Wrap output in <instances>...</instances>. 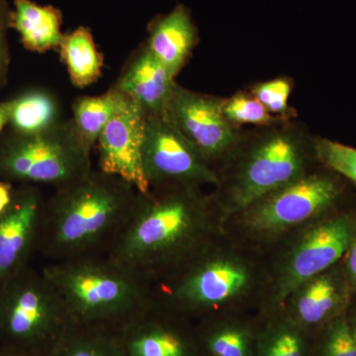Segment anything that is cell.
<instances>
[{
  "label": "cell",
  "mask_w": 356,
  "mask_h": 356,
  "mask_svg": "<svg viewBox=\"0 0 356 356\" xmlns=\"http://www.w3.org/2000/svg\"><path fill=\"white\" fill-rule=\"evenodd\" d=\"M222 233L214 200L202 187L151 188L138 195L107 254L154 284Z\"/></svg>",
  "instance_id": "1"
},
{
  "label": "cell",
  "mask_w": 356,
  "mask_h": 356,
  "mask_svg": "<svg viewBox=\"0 0 356 356\" xmlns=\"http://www.w3.org/2000/svg\"><path fill=\"white\" fill-rule=\"evenodd\" d=\"M348 318L356 339V307L351 308L350 306V310L348 311Z\"/></svg>",
  "instance_id": "33"
},
{
  "label": "cell",
  "mask_w": 356,
  "mask_h": 356,
  "mask_svg": "<svg viewBox=\"0 0 356 356\" xmlns=\"http://www.w3.org/2000/svg\"><path fill=\"white\" fill-rule=\"evenodd\" d=\"M6 356H49V353H16L14 351L13 355Z\"/></svg>",
  "instance_id": "34"
},
{
  "label": "cell",
  "mask_w": 356,
  "mask_h": 356,
  "mask_svg": "<svg viewBox=\"0 0 356 356\" xmlns=\"http://www.w3.org/2000/svg\"><path fill=\"white\" fill-rule=\"evenodd\" d=\"M332 170L308 172L255 201L222 226V233L264 252L293 229L341 203L344 185Z\"/></svg>",
  "instance_id": "7"
},
{
  "label": "cell",
  "mask_w": 356,
  "mask_h": 356,
  "mask_svg": "<svg viewBox=\"0 0 356 356\" xmlns=\"http://www.w3.org/2000/svg\"><path fill=\"white\" fill-rule=\"evenodd\" d=\"M42 270L70 324L116 331L154 299L151 281L108 254L49 262Z\"/></svg>",
  "instance_id": "4"
},
{
  "label": "cell",
  "mask_w": 356,
  "mask_h": 356,
  "mask_svg": "<svg viewBox=\"0 0 356 356\" xmlns=\"http://www.w3.org/2000/svg\"><path fill=\"white\" fill-rule=\"evenodd\" d=\"M314 146L290 127L273 129L245 147H238L220 173L214 200L222 229L225 222L259 200L310 172Z\"/></svg>",
  "instance_id": "5"
},
{
  "label": "cell",
  "mask_w": 356,
  "mask_h": 356,
  "mask_svg": "<svg viewBox=\"0 0 356 356\" xmlns=\"http://www.w3.org/2000/svg\"><path fill=\"white\" fill-rule=\"evenodd\" d=\"M175 83V77L144 42L126 60L112 86L137 103L149 118L165 115Z\"/></svg>",
  "instance_id": "16"
},
{
  "label": "cell",
  "mask_w": 356,
  "mask_h": 356,
  "mask_svg": "<svg viewBox=\"0 0 356 356\" xmlns=\"http://www.w3.org/2000/svg\"><path fill=\"white\" fill-rule=\"evenodd\" d=\"M93 170L91 151L70 119L42 132L20 135L0 147V175L28 184L67 186Z\"/></svg>",
  "instance_id": "9"
},
{
  "label": "cell",
  "mask_w": 356,
  "mask_h": 356,
  "mask_svg": "<svg viewBox=\"0 0 356 356\" xmlns=\"http://www.w3.org/2000/svg\"><path fill=\"white\" fill-rule=\"evenodd\" d=\"M116 334L126 356H199L194 322L156 299Z\"/></svg>",
  "instance_id": "12"
},
{
  "label": "cell",
  "mask_w": 356,
  "mask_h": 356,
  "mask_svg": "<svg viewBox=\"0 0 356 356\" xmlns=\"http://www.w3.org/2000/svg\"><path fill=\"white\" fill-rule=\"evenodd\" d=\"M69 325L42 269L28 266L0 286V339L16 353H49Z\"/></svg>",
  "instance_id": "8"
},
{
  "label": "cell",
  "mask_w": 356,
  "mask_h": 356,
  "mask_svg": "<svg viewBox=\"0 0 356 356\" xmlns=\"http://www.w3.org/2000/svg\"><path fill=\"white\" fill-rule=\"evenodd\" d=\"M228 314L194 322L199 356H254L259 316Z\"/></svg>",
  "instance_id": "17"
},
{
  "label": "cell",
  "mask_w": 356,
  "mask_h": 356,
  "mask_svg": "<svg viewBox=\"0 0 356 356\" xmlns=\"http://www.w3.org/2000/svg\"><path fill=\"white\" fill-rule=\"evenodd\" d=\"M222 111L236 127L243 124L270 126L276 122L275 117L252 95L238 93L229 99H224Z\"/></svg>",
  "instance_id": "27"
},
{
  "label": "cell",
  "mask_w": 356,
  "mask_h": 356,
  "mask_svg": "<svg viewBox=\"0 0 356 356\" xmlns=\"http://www.w3.org/2000/svg\"><path fill=\"white\" fill-rule=\"evenodd\" d=\"M139 193L125 180L93 168L46 199L37 248L50 262L108 254Z\"/></svg>",
  "instance_id": "3"
},
{
  "label": "cell",
  "mask_w": 356,
  "mask_h": 356,
  "mask_svg": "<svg viewBox=\"0 0 356 356\" xmlns=\"http://www.w3.org/2000/svg\"><path fill=\"white\" fill-rule=\"evenodd\" d=\"M147 31V48L175 79L198 43L197 28L191 11L178 4L170 13L152 20Z\"/></svg>",
  "instance_id": "18"
},
{
  "label": "cell",
  "mask_w": 356,
  "mask_h": 356,
  "mask_svg": "<svg viewBox=\"0 0 356 356\" xmlns=\"http://www.w3.org/2000/svg\"><path fill=\"white\" fill-rule=\"evenodd\" d=\"M314 356H356V339L348 312L325 325L314 336Z\"/></svg>",
  "instance_id": "25"
},
{
  "label": "cell",
  "mask_w": 356,
  "mask_h": 356,
  "mask_svg": "<svg viewBox=\"0 0 356 356\" xmlns=\"http://www.w3.org/2000/svg\"><path fill=\"white\" fill-rule=\"evenodd\" d=\"M14 191L7 182H0V214L4 212L13 202Z\"/></svg>",
  "instance_id": "31"
},
{
  "label": "cell",
  "mask_w": 356,
  "mask_h": 356,
  "mask_svg": "<svg viewBox=\"0 0 356 356\" xmlns=\"http://www.w3.org/2000/svg\"><path fill=\"white\" fill-rule=\"evenodd\" d=\"M146 120L139 105L124 95L96 144L98 170L125 180L142 194L149 191L142 163Z\"/></svg>",
  "instance_id": "13"
},
{
  "label": "cell",
  "mask_w": 356,
  "mask_h": 356,
  "mask_svg": "<svg viewBox=\"0 0 356 356\" xmlns=\"http://www.w3.org/2000/svg\"><path fill=\"white\" fill-rule=\"evenodd\" d=\"M58 50L70 81L76 88H88L102 76L104 58L89 28L79 26L65 34Z\"/></svg>",
  "instance_id": "21"
},
{
  "label": "cell",
  "mask_w": 356,
  "mask_h": 356,
  "mask_svg": "<svg viewBox=\"0 0 356 356\" xmlns=\"http://www.w3.org/2000/svg\"><path fill=\"white\" fill-rule=\"evenodd\" d=\"M353 300L343 262L339 261L293 290L280 310L315 336L325 325L346 314Z\"/></svg>",
  "instance_id": "15"
},
{
  "label": "cell",
  "mask_w": 356,
  "mask_h": 356,
  "mask_svg": "<svg viewBox=\"0 0 356 356\" xmlns=\"http://www.w3.org/2000/svg\"><path fill=\"white\" fill-rule=\"evenodd\" d=\"M123 97V93L111 86L102 95L83 96L74 100L70 120L77 135L90 151L97 144Z\"/></svg>",
  "instance_id": "22"
},
{
  "label": "cell",
  "mask_w": 356,
  "mask_h": 356,
  "mask_svg": "<svg viewBox=\"0 0 356 356\" xmlns=\"http://www.w3.org/2000/svg\"><path fill=\"white\" fill-rule=\"evenodd\" d=\"M11 14L6 0H0V88L8 81L10 67V50H9L8 30L11 28Z\"/></svg>",
  "instance_id": "29"
},
{
  "label": "cell",
  "mask_w": 356,
  "mask_h": 356,
  "mask_svg": "<svg viewBox=\"0 0 356 356\" xmlns=\"http://www.w3.org/2000/svg\"><path fill=\"white\" fill-rule=\"evenodd\" d=\"M314 153L321 165L356 185V149L341 143L318 138Z\"/></svg>",
  "instance_id": "26"
},
{
  "label": "cell",
  "mask_w": 356,
  "mask_h": 356,
  "mask_svg": "<svg viewBox=\"0 0 356 356\" xmlns=\"http://www.w3.org/2000/svg\"><path fill=\"white\" fill-rule=\"evenodd\" d=\"M222 102L189 90L175 81L163 115L215 170L217 163L228 161L241 144L238 129L222 111Z\"/></svg>",
  "instance_id": "11"
},
{
  "label": "cell",
  "mask_w": 356,
  "mask_h": 356,
  "mask_svg": "<svg viewBox=\"0 0 356 356\" xmlns=\"http://www.w3.org/2000/svg\"><path fill=\"white\" fill-rule=\"evenodd\" d=\"M344 277L353 298L356 296V236L343 259Z\"/></svg>",
  "instance_id": "30"
},
{
  "label": "cell",
  "mask_w": 356,
  "mask_h": 356,
  "mask_svg": "<svg viewBox=\"0 0 356 356\" xmlns=\"http://www.w3.org/2000/svg\"><path fill=\"white\" fill-rule=\"evenodd\" d=\"M63 13L53 6H41L32 0H14L11 28L19 34L27 50L43 54L58 49L65 34L62 32Z\"/></svg>",
  "instance_id": "19"
},
{
  "label": "cell",
  "mask_w": 356,
  "mask_h": 356,
  "mask_svg": "<svg viewBox=\"0 0 356 356\" xmlns=\"http://www.w3.org/2000/svg\"><path fill=\"white\" fill-rule=\"evenodd\" d=\"M46 198L39 189L14 191L13 202L0 214V286L28 266L38 247Z\"/></svg>",
  "instance_id": "14"
},
{
  "label": "cell",
  "mask_w": 356,
  "mask_h": 356,
  "mask_svg": "<svg viewBox=\"0 0 356 356\" xmlns=\"http://www.w3.org/2000/svg\"><path fill=\"white\" fill-rule=\"evenodd\" d=\"M356 236V210L336 208L293 229L264 252L267 282L259 314L280 310L293 290L343 261Z\"/></svg>",
  "instance_id": "6"
},
{
  "label": "cell",
  "mask_w": 356,
  "mask_h": 356,
  "mask_svg": "<svg viewBox=\"0 0 356 356\" xmlns=\"http://www.w3.org/2000/svg\"><path fill=\"white\" fill-rule=\"evenodd\" d=\"M62 118V107L55 95L35 89L13 100L10 120L16 134L32 135L56 125Z\"/></svg>",
  "instance_id": "23"
},
{
  "label": "cell",
  "mask_w": 356,
  "mask_h": 356,
  "mask_svg": "<svg viewBox=\"0 0 356 356\" xmlns=\"http://www.w3.org/2000/svg\"><path fill=\"white\" fill-rule=\"evenodd\" d=\"M11 108H13V100L0 102V132L10 120Z\"/></svg>",
  "instance_id": "32"
},
{
  "label": "cell",
  "mask_w": 356,
  "mask_h": 356,
  "mask_svg": "<svg viewBox=\"0 0 356 356\" xmlns=\"http://www.w3.org/2000/svg\"><path fill=\"white\" fill-rule=\"evenodd\" d=\"M49 356H126L114 330L70 324Z\"/></svg>",
  "instance_id": "24"
},
{
  "label": "cell",
  "mask_w": 356,
  "mask_h": 356,
  "mask_svg": "<svg viewBox=\"0 0 356 356\" xmlns=\"http://www.w3.org/2000/svg\"><path fill=\"white\" fill-rule=\"evenodd\" d=\"M268 274L264 252L224 233L154 283V296L192 322L261 309Z\"/></svg>",
  "instance_id": "2"
},
{
  "label": "cell",
  "mask_w": 356,
  "mask_h": 356,
  "mask_svg": "<svg viewBox=\"0 0 356 356\" xmlns=\"http://www.w3.org/2000/svg\"><path fill=\"white\" fill-rule=\"evenodd\" d=\"M312 356H314V355H313V353H312Z\"/></svg>",
  "instance_id": "35"
},
{
  "label": "cell",
  "mask_w": 356,
  "mask_h": 356,
  "mask_svg": "<svg viewBox=\"0 0 356 356\" xmlns=\"http://www.w3.org/2000/svg\"><path fill=\"white\" fill-rule=\"evenodd\" d=\"M254 356H312L314 336L278 310L259 314Z\"/></svg>",
  "instance_id": "20"
},
{
  "label": "cell",
  "mask_w": 356,
  "mask_h": 356,
  "mask_svg": "<svg viewBox=\"0 0 356 356\" xmlns=\"http://www.w3.org/2000/svg\"><path fill=\"white\" fill-rule=\"evenodd\" d=\"M143 170L149 189L216 185V170L165 116L146 120Z\"/></svg>",
  "instance_id": "10"
},
{
  "label": "cell",
  "mask_w": 356,
  "mask_h": 356,
  "mask_svg": "<svg viewBox=\"0 0 356 356\" xmlns=\"http://www.w3.org/2000/svg\"><path fill=\"white\" fill-rule=\"evenodd\" d=\"M292 90V84L285 79L261 83L254 86L252 95L266 107L270 114L286 116L289 112L288 100Z\"/></svg>",
  "instance_id": "28"
}]
</instances>
